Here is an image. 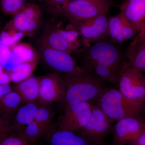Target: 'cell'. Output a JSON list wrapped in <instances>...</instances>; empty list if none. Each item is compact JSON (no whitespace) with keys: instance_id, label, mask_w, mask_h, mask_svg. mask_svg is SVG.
Wrapping results in <instances>:
<instances>
[{"instance_id":"19","label":"cell","mask_w":145,"mask_h":145,"mask_svg":"<svg viewBox=\"0 0 145 145\" xmlns=\"http://www.w3.org/2000/svg\"><path fill=\"white\" fill-rule=\"evenodd\" d=\"M24 104L20 95L12 91L0 101V116L10 121Z\"/></svg>"},{"instance_id":"31","label":"cell","mask_w":145,"mask_h":145,"mask_svg":"<svg viewBox=\"0 0 145 145\" xmlns=\"http://www.w3.org/2000/svg\"><path fill=\"white\" fill-rule=\"evenodd\" d=\"M48 5L56 14H62L63 8L67 0H46Z\"/></svg>"},{"instance_id":"10","label":"cell","mask_w":145,"mask_h":145,"mask_svg":"<svg viewBox=\"0 0 145 145\" xmlns=\"http://www.w3.org/2000/svg\"><path fill=\"white\" fill-rule=\"evenodd\" d=\"M42 17L41 10L39 6L34 3L27 4L20 12L14 16L4 29L32 36L39 29Z\"/></svg>"},{"instance_id":"37","label":"cell","mask_w":145,"mask_h":145,"mask_svg":"<svg viewBox=\"0 0 145 145\" xmlns=\"http://www.w3.org/2000/svg\"><path fill=\"white\" fill-rule=\"evenodd\" d=\"M45 145L44 144H41V145Z\"/></svg>"},{"instance_id":"14","label":"cell","mask_w":145,"mask_h":145,"mask_svg":"<svg viewBox=\"0 0 145 145\" xmlns=\"http://www.w3.org/2000/svg\"><path fill=\"white\" fill-rule=\"evenodd\" d=\"M137 34L134 29L120 13L110 16L106 39L107 40L115 44L122 45Z\"/></svg>"},{"instance_id":"32","label":"cell","mask_w":145,"mask_h":145,"mask_svg":"<svg viewBox=\"0 0 145 145\" xmlns=\"http://www.w3.org/2000/svg\"><path fill=\"white\" fill-rule=\"evenodd\" d=\"M13 91L9 84L0 85V101L7 94Z\"/></svg>"},{"instance_id":"1","label":"cell","mask_w":145,"mask_h":145,"mask_svg":"<svg viewBox=\"0 0 145 145\" xmlns=\"http://www.w3.org/2000/svg\"><path fill=\"white\" fill-rule=\"evenodd\" d=\"M72 53L78 54V65L82 70L118 87L119 75L126 62L127 47L105 39Z\"/></svg>"},{"instance_id":"26","label":"cell","mask_w":145,"mask_h":145,"mask_svg":"<svg viewBox=\"0 0 145 145\" xmlns=\"http://www.w3.org/2000/svg\"><path fill=\"white\" fill-rule=\"evenodd\" d=\"M24 36V33L20 31L4 29L0 34V45L10 47L19 42Z\"/></svg>"},{"instance_id":"9","label":"cell","mask_w":145,"mask_h":145,"mask_svg":"<svg viewBox=\"0 0 145 145\" xmlns=\"http://www.w3.org/2000/svg\"><path fill=\"white\" fill-rule=\"evenodd\" d=\"M38 102L39 105L50 106L54 103L63 104L65 89L62 77L57 72L40 77Z\"/></svg>"},{"instance_id":"27","label":"cell","mask_w":145,"mask_h":145,"mask_svg":"<svg viewBox=\"0 0 145 145\" xmlns=\"http://www.w3.org/2000/svg\"><path fill=\"white\" fill-rule=\"evenodd\" d=\"M1 4L5 14L13 16L20 12L27 4L26 0H1Z\"/></svg>"},{"instance_id":"18","label":"cell","mask_w":145,"mask_h":145,"mask_svg":"<svg viewBox=\"0 0 145 145\" xmlns=\"http://www.w3.org/2000/svg\"><path fill=\"white\" fill-rule=\"evenodd\" d=\"M40 77L31 76L22 82L16 84L13 91L18 93L24 103H37L40 88Z\"/></svg>"},{"instance_id":"33","label":"cell","mask_w":145,"mask_h":145,"mask_svg":"<svg viewBox=\"0 0 145 145\" xmlns=\"http://www.w3.org/2000/svg\"><path fill=\"white\" fill-rule=\"evenodd\" d=\"M128 145H145V132L137 139L133 140L128 144Z\"/></svg>"},{"instance_id":"2","label":"cell","mask_w":145,"mask_h":145,"mask_svg":"<svg viewBox=\"0 0 145 145\" xmlns=\"http://www.w3.org/2000/svg\"><path fill=\"white\" fill-rule=\"evenodd\" d=\"M61 76L65 89V107L85 102L95 103L109 88L106 82L82 69Z\"/></svg>"},{"instance_id":"15","label":"cell","mask_w":145,"mask_h":145,"mask_svg":"<svg viewBox=\"0 0 145 145\" xmlns=\"http://www.w3.org/2000/svg\"><path fill=\"white\" fill-rule=\"evenodd\" d=\"M126 61L131 66L145 72V31L138 33L127 46Z\"/></svg>"},{"instance_id":"25","label":"cell","mask_w":145,"mask_h":145,"mask_svg":"<svg viewBox=\"0 0 145 145\" xmlns=\"http://www.w3.org/2000/svg\"><path fill=\"white\" fill-rule=\"evenodd\" d=\"M22 133L34 144H36L45 134L44 131L35 119L26 126Z\"/></svg>"},{"instance_id":"34","label":"cell","mask_w":145,"mask_h":145,"mask_svg":"<svg viewBox=\"0 0 145 145\" xmlns=\"http://www.w3.org/2000/svg\"><path fill=\"white\" fill-rule=\"evenodd\" d=\"M144 114H145V105L144 106Z\"/></svg>"},{"instance_id":"21","label":"cell","mask_w":145,"mask_h":145,"mask_svg":"<svg viewBox=\"0 0 145 145\" xmlns=\"http://www.w3.org/2000/svg\"><path fill=\"white\" fill-rule=\"evenodd\" d=\"M9 48L19 63L39 61L40 57L38 53L28 44L18 42Z\"/></svg>"},{"instance_id":"29","label":"cell","mask_w":145,"mask_h":145,"mask_svg":"<svg viewBox=\"0 0 145 145\" xmlns=\"http://www.w3.org/2000/svg\"><path fill=\"white\" fill-rule=\"evenodd\" d=\"M11 62L14 63L15 66L19 63L13 56L9 47L0 45V64L3 67Z\"/></svg>"},{"instance_id":"36","label":"cell","mask_w":145,"mask_h":145,"mask_svg":"<svg viewBox=\"0 0 145 145\" xmlns=\"http://www.w3.org/2000/svg\"><path fill=\"white\" fill-rule=\"evenodd\" d=\"M0 28H1V24H0Z\"/></svg>"},{"instance_id":"13","label":"cell","mask_w":145,"mask_h":145,"mask_svg":"<svg viewBox=\"0 0 145 145\" xmlns=\"http://www.w3.org/2000/svg\"><path fill=\"white\" fill-rule=\"evenodd\" d=\"M120 9L137 34L145 31V0H123Z\"/></svg>"},{"instance_id":"28","label":"cell","mask_w":145,"mask_h":145,"mask_svg":"<svg viewBox=\"0 0 145 145\" xmlns=\"http://www.w3.org/2000/svg\"><path fill=\"white\" fill-rule=\"evenodd\" d=\"M0 145H35L22 133H10Z\"/></svg>"},{"instance_id":"22","label":"cell","mask_w":145,"mask_h":145,"mask_svg":"<svg viewBox=\"0 0 145 145\" xmlns=\"http://www.w3.org/2000/svg\"><path fill=\"white\" fill-rule=\"evenodd\" d=\"M39 61L19 63L8 72L11 82L17 84L32 76Z\"/></svg>"},{"instance_id":"6","label":"cell","mask_w":145,"mask_h":145,"mask_svg":"<svg viewBox=\"0 0 145 145\" xmlns=\"http://www.w3.org/2000/svg\"><path fill=\"white\" fill-rule=\"evenodd\" d=\"M110 17L109 10L90 19L69 21L79 33L84 46H89L106 39Z\"/></svg>"},{"instance_id":"16","label":"cell","mask_w":145,"mask_h":145,"mask_svg":"<svg viewBox=\"0 0 145 145\" xmlns=\"http://www.w3.org/2000/svg\"><path fill=\"white\" fill-rule=\"evenodd\" d=\"M43 137L48 145H91L74 132L61 130L53 125Z\"/></svg>"},{"instance_id":"12","label":"cell","mask_w":145,"mask_h":145,"mask_svg":"<svg viewBox=\"0 0 145 145\" xmlns=\"http://www.w3.org/2000/svg\"><path fill=\"white\" fill-rule=\"evenodd\" d=\"M40 48L44 62L56 72L68 74L82 69L71 54L52 49L42 42Z\"/></svg>"},{"instance_id":"8","label":"cell","mask_w":145,"mask_h":145,"mask_svg":"<svg viewBox=\"0 0 145 145\" xmlns=\"http://www.w3.org/2000/svg\"><path fill=\"white\" fill-rule=\"evenodd\" d=\"M94 103L85 102L65 107L64 114L60 117L57 127L61 130L75 133L88 123Z\"/></svg>"},{"instance_id":"7","label":"cell","mask_w":145,"mask_h":145,"mask_svg":"<svg viewBox=\"0 0 145 145\" xmlns=\"http://www.w3.org/2000/svg\"><path fill=\"white\" fill-rule=\"evenodd\" d=\"M113 0H72L68 1L62 14L69 20H86L94 18L110 10Z\"/></svg>"},{"instance_id":"23","label":"cell","mask_w":145,"mask_h":145,"mask_svg":"<svg viewBox=\"0 0 145 145\" xmlns=\"http://www.w3.org/2000/svg\"><path fill=\"white\" fill-rule=\"evenodd\" d=\"M39 105V108L34 119L45 134L52 125V121L55 113L50 106Z\"/></svg>"},{"instance_id":"5","label":"cell","mask_w":145,"mask_h":145,"mask_svg":"<svg viewBox=\"0 0 145 145\" xmlns=\"http://www.w3.org/2000/svg\"><path fill=\"white\" fill-rule=\"evenodd\" d=\"M113 123L94 104L88 123L75 133L91 145H100L112 131Z\"/></svg>"},{"instance_id":"20","label":"cell","mask_w":145,"mask_h":145,"mask_svg":"<svg viewBox=\"0 0 145 145\" xmlns=\"http://www.w3.org/2000/svg\"><path fill=\"white\" fill-rule=\"evenodd\" d=\"M42 42L50 48L71 54L73 50L57 28H50L45 32Z\"/></svg>"},{"instance_id":"35","label":"cell","mask_w":145,"mask_h":145,"mask_svg":"<svg viewBox=\"0 0 145 145\" xmlns=\"http://www.w3.org/2000/svg\"><path fill=\"white\" fill-rule=\"evenodd\" d=\"M72 1V0H67V1ZM113 1H114V0H113Z\"/></svg>"},{"instance_id":"24","label":"cell","mask_w":145,"mask_h":145,"mask_svg":"<svg viewBox=\"0 0 145 145\" xmlns=\"http://www.w3.org/2000/svg\"><path fill=\"white\" fill-rule=\"evenodd\" d=\"M58 29V31L69 45L73 52L81 48L82 42L78 31L69 23L65 29Z\"/></svg>"},{"instance_id":"30","label":"cell","mask_w":145,"mask_h":145,"mask_svg":"<svg viewBox=\"0 0 145 145\" xmlns=\"http://www.w3.org/2000/svg\"><path fill=\"white\" fill-rule=\"evenodd\" d=\"M10 133V121L0 116V144Z\"/></svg>"},{"instance_id":"4","label":"cell","mask_w":145,"mask_h":145,"mask_svg":"<svg viewBox=\"0 0 145 145\" xmlns=\"http://www.w3.org/2000/svg\"><path fill=\"white\" fill-rule=\"evenodd\" d=\"M118 88L125 98L142 110L144 114L145 75L143 71L126 62L119 75Z\"/></svg>"},{"instance_id":"17","label":"cell","mask_w":145,"mask_h":145,"mask_svg":"<svg viewBox=\"0 0 145 145\" xmlns=\"http://www.w3.org/2000/svg\"><path fill=\"white\" fill-rule=\"evenodd\" d=\"M37 103L24 104L10 121V133H22L26 126L35 119L39 107Z\"/></svg>"},{"instance_id":"3","label":"cell","mask_w":145,"mask_h":145,"mask_svg":"<svg viewBox=\"0 0 145 145\" xmlns=\"http://www.w3.org/2000/svg\"><path fill=\"white\" fill-rule=\"evenodd\" d=\"M94 104L114 122L143 114L142 110L128 101L115 88H108Z\"/></svg>"},{"instance_id":"11","label":"cell","mask_w":145,"mask_h":145,"mask_svg":"<svg viewBox=\"0 0 145 145\" xmlns=\"http://www.w3.org/2000/svg\"><path fill=\"white\" fill-rule=\"evenodd\" d=\"M113 145H125L145 132V120L142 116L128 117L117 121L113 127Z\"/></svg>"}]
</instances>
